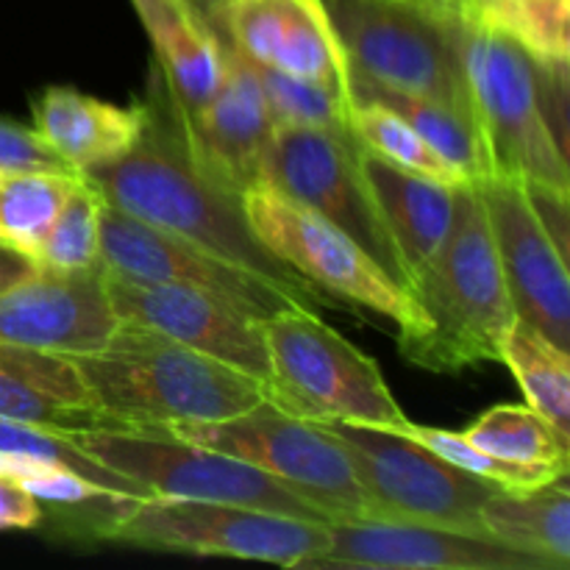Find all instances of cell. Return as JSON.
I'll return each mask as SVG.
<instances>
[{"instance_id":"cell-8","label":"cell","mask_w":570,"mask_h":570,"mask_svg":"<svg viewBox=\"0 0 570 570\" xmlns=\"http://www.w3.org/2000/svg\"><path fill=\"white\" fill-rule=\"evenodd\" d=\"M343 443L365 495L367 518L482 532L479 512L501 484L468 473L399 429L323 421ZM484 534V532H482Z\"/></svg>"},{"instance_id":"cell-6","label":"cell","mask_w":570,"mask_h":570,"mask_svg":"<svg viewBox=\"0 0 570 570\" xmlns=\"http://www.w3.org/2000/svg\"><path fill=\"white\" fill-rule=\"evenodd\" d=\"M87 454L131 479L150 499L239 504L312 523H332L271 473L223 451L156 429H70Z\"/></svg>"},{"instance_id":"cell-16","label":"cell","mask_w":570,"mask_h":570,"mask_svg":"<svg viewBox=\"0 0 570 570\" xmlns=\"http://www.w3.org/2000/svg\"><path fill=\"white\" fill-rule=\"evenodd\" d=\"M104 284L120 323L154 328L187 348L259 379L271 390V356L262 321L234 309L215 295L181 284L137 282L106 271Z\"/></svg>"},{"instance_id":"cell-7","label":"cell","mask_w":570,"mask_h":570,"mask_svg":"<svg viewBox=\"0 0 570 570\" xmlns=\"http://www.w3.org/2000/svg\"><path fill=\"white\" fill-rule=\"evenodd\" d=\"M462 59L490 176L570 193L568 154L546 122L534 56L493 28L462 22Z\"/></svg>"},{"instance_id":"cell-23","label":"cell","mask_w":570,"mask_h":570,"mask_svg":"<svg viewBox=\"0 0 570 570\" xmlns=\"http://www.w3.org/2000/svg\"><path fill=\"white\" fill-rule=\"evenodd\" d=\"M362 167L371 181L379 212L393 234L406 276L412 278V273L440 248L449 234L462 184L454 187V184L432 181L399 165H390L365 148H362Z\"/></svg>"},{"instance_id":"cell-17","label":"cell","mask_w":570,"mask_h":570,"mask_svg":"<svg viewBox=\"0 0 570 570\" xmlns=\"http://www.w3.org/2000/svg\"><path fill=\"white\" fill-rule=\"evenodd\" d=\"M237 53L271 70L348 89V59L323 0H206Z\"/></svg>"},{"instance_id":"cell-12","label":"cell","mask_w":570,"mask_h":570,"mask_svg":"<svg viewBox=\"0 0 570 570\" xmlns=\"http://www.w3.org/2000/svg\"><path fill=\"white\" fill-rule=\"evenodd\" d=\"M239 200L265 248L312 287L390 317L399 323V332L415 326L417 312L410 293L340 228L265 181L245 189Z\"/></svg>"},{"instance_id":"cell-30","label":"cell","mask_w":570,"mask_h":570,"mask_svg":"<svg viewBox=\"0 0 570 570\" xmlns=\"http://www.w3.org/2000/svg\"><path fill=\"white\" fill-rule=\"evenodd\" d=\"M31 262L39 271L81 273L100 267V193L81 176L56 212Z\"/></svg>"},{"instance_id":"cell-35","label":"cell","mask_w":570,"mask_h":570,"mask_svg":"<svg viewBox=\"0 0 570 570\" xmlns=\"http://www.w3.org/2000/svg\"><path fill=\"white\" fill-rule=\"evenodd\" d=\"M523 193H527V200L529 206H532L534 217L540 220V226L546 228L551 243H554L557 250L568 259L570 193L568 189L546 187V184H523Z\"/></svg>"},{"instance_id":"cell-15","label":"cell","mask_w":570,"mask_h":570,"mask_svg":"<svg viewBox=\"0 0 570 570\" xmlns=\"http://www.w3.org/2000/svg\"><path fill=\"white\" fill-rule=\"evenodd\" d=\"M488 215L495 256L510 289L518 321L570 351L568 259L534 217L521 181L484 176L473 181Z\"/></svg>"},{"instance_id":"cell-2","label":"cell","mask_w":570,"mask_h":570,"mask_svg":"<svg viewBox=\"0 0 570 570\" xmlns=\"http://www.w3.org/2000/svg\"><path fill=\"white\" fill-rule=\"evenodd\" d=\"M406 293L417 321L399 332L404 360L432 373L499 362L501 343L518 315L473 184L460 187L449 234L412 273Z\"/></svg>"},{"instance_id":"cell-36","label":"cell","mask_w":570,"mask_h":570,"mask_svg":"<svg viewBox=\"0 0 570 570\" xmlns=\"http://www.w3.org/2000/svg\"><path fill=\"white\" fill-rule=\"evenodd\" d=\"M42 507L14 479L0 473V532H31L42 527Z\"/></svg>"},{"instance_id":"cell-33","label":"cell","mask_w":570,"mask_h":570,"mask_svg":"<svg viewBox=\"0 0 570 570\" xmlns=\"http://www.w3.org/2000/svg\"><path fill=\"white\" fill-rule=\"evenodd\" d=\"M401 432L410 434L412 440L423 443L426 449H432L434 454L449 460L451 465L462 468V471L468 473H476V476L488 479V482L501 484L504 490H532V488H540V484L551 482V479L562 476V473L549 471V468L518 465V462L499 460V456L476 449V445H473L462 432H449V429H438V426H421V423H412V421L406 423Z\"/></svg>"},{"instance_id":"cell-14","label":"cell","mask_w":570,"mask_h":570,"mask_svg":"<svg viewBox=\"0 0 570 570\" xmlns=\"http://www.w3.org/2000/svg\"><path fill=\"white\" fill-rule=\"evenodd\" d=\"M306 570H557L540 557L518 551L482 532L432 523L356 521L328 523V546Z\"/></svg>"},{"instance_id":"cell-20","label":"cell","mask_w":570,"mask_h":570,"mask_svg":"<svg viewBox=\"0 0 570 570\" xmlns=\"http://www.w3.org/2000/svg\"><path fill=\"white\" fill-rule=\"evenodd\" d=\"M148 126V106H117L72 87H48L33 104V131L76 173L131 150Z\"/></svg>"},{"instance_id":"cell-32","label":"cell","mask_w":570,"mask_h":570,"mask_svg":"<svg viewBox=\"0 0 570 570\" xmlns=\"http://www.w3.org/2000/svg\"><path fill=\"white\" fill-rule=\"evenodd\" d=\"M0 454L28 456V460L53 462V465H65L76 471L78 476L89 479V482L100 484V488L111 490V493L134 495V499H150L139 484L131 479L120 476L117 471L106 468L104 462L95 460L92 454L81 449L72 440L70 429H53L39 426V423H20V421H3L0 417Z\"/></svg>"},{"instance_id":"cell-29","label":"cell","mask_w":570,"mask_h":570,"mask_svg":"<svg viewBox=\"0 0 570 570\" xmlns=\"http://www.w3.org/2000/svg\"><path fill=\"white\" fill-rule=\"evenodd\" d=\"M348 122L362 148L382 156L390 165H399L440 184H454V187L468 184L449 159H443L399 111L390 109L382 100L351 98Z\"/></svg>"},{"instance_id":"cell-28","label":"cell","mask_w":570,"mask_h":570,"mask_svg":"<svg viewBox=\"0 0 570 570\" xmlns=\"http://www.w3.org/2000/svg\"><path fill=\"white\" fill-rule=\"evenodd\" d=\"M78 181L81 176L0 167V245L31 259Z\"/></svg>"},{"instance_id":"cell-13","label":"cell","mask_w":570,"mask_h":570,"mask_svg":"<svg viewBox=\"0 0 570 570\" xmlns=\"http://www.w3.org/2000/svg\"><path fill=\"white\" fill-rule=\"evenodd\" d=\"M100 267L137 282L181 284L226 301L234 309L267 321L282 309H309L271 278L220 259L187 239L126 215L100 198Z\"/></svg>"},{"instance_id":"cell-1","label":"cell","mask_w":570,"mask_h":570,"mask_svg":"<svg viewBox=\"0 0 570 570\" xmlns=\"http://www.w3.org/2000/svg\"><path fill=\"white\" fill-rule=\"evenodd\" d=\"M81 176L98 189L106 204L126 215L176 234L220 259L254 271L256 276L271 278L304 301L312 312L328 306L321 289L265 248L245 217L239 195L228 193L189 165L176 128L170 131L161 126L150 106L148 126L139 142L117 159L89 167Z\"/></svg>"},{"instance_id":"cell-4","label":"cell","mask_w":570,"mask_h":570,"mask_svg":"<svg viewBox=\"0 0 570 570\" xmlns=\"http://www.w3.org/2000/svg\"><path fill=\"white\" fill-rule=\"evenodd\" d=\"M351 76L451 106L473 120L462 20L421 0H323Z\"/></svg>"},{"instance_id":"cell-19","label":"cell","mask_w":570,"mask_h":570,"mask_svg":"<svg viewBox=\"0 0 570 570\" xmlns=\"http://www.w3.org/2000/svg\"><path fill=\"white\" fill-rule=\"evenodd\" d=\"M120 326L109 304L104 271H37L0 293V343L22 348L83 354Z\"/></svg>"},{"instance_id":"cell-25","label":"cell","mask_w":570,"mask_h":570,"mask_svg":"<svg viewBox=\"0 0 570 570\" xmlns=\"http://www.w3.org/2000/svg\"><path fill=\"white\" fill-rule=\"evenodd\" d=\"M348 89L351 98L382 100L390 109L399 111L443 159H449L465 176L468 184L490 176V161L476 126L468 117H462L460 111L451 109V106H443L429 98H417V95L395 92V89L373 83L362 76H351V72Z\"/></svg>"},{"instance_id":"cell-38","label":"cell","mask_w":570,"mask_h":570,"mask_svg":"<svg viewBox=\"0 0 570 570\" xmlns=\"http://www.w3.org/2000/svg\"><path fill=\"white\" fill-rule=\"evenodd\" d=\"M499 3H507V0H445V6H449L462 22L476 20L479 14H484V11L493 9V6Z\"/></svg>"},{"instance_id":"cell-22","label":"cell","mask_w":570,"mask_h":570,"mask_svg":"<svg viewBox=\"0 0 570 570\" xmlns=\"http://www.w3.org/2000/svg\"><path fill=\"white\" fill-rule=\"evenodd\" d=\"M142 26L156 48L170 106L181 117L198 115L226 78V42L198 0H161Z\"/></svg>"},{"instance_id":"cell-21","label":"cell","mask_w":570,"mask_h":570,"mask_svg":"<svg viewBox=\"0 0 570 570\" xmlns=\"http://www.w3.org/2000/svg\"><path fill=\"white\" fill-rule=\"evenodd\" d=\"M0 417L53 429L106 426L65 354L0 343Z\"/></svg>"},{"instance_id":"cell-9","label":"cell","mask_w":570,"mask_h":570,"mask_svg":"<svg viewBox=\"0 0 570 570\" xmlns=\"http://www.w3.org/2000/svg\"><path fill=\"white\" fill-rule=\"evenodd\" d=\"M156 432H170L271 473L328 521L367 518L365 495L343 443L323 423L293 415L273 401L223 421L178 423Z\"/></svg>"},{"instance_id":"cell-31","label":"cell","mask_w":570,"mask_h":570,"mask_svg":"<svg viewBox=\"0 0 570 570\" xmlns=\"http://www.w3.org/2000/svg\"><path fill=\"white\" fill-rule=\"evenodd\" d=\"M245 61H248L262 92H265L276 126L323 128V131L354 134L348 122L351 92L328 87V83L287 76V72L271 70V67H262L250 59Z\"/></svg>"},{"instance_id":"cell-34","label":"cell","mask_w":570,"mask_h":570,"mask_svg":"<svg viewBox=\"0 0 570 570\" xmlns=\"http://www.w3.org/2000/svg\"><path fill=\"white\" fill-rule=\"evenodd\" d=\"M0 167L6 170H39V173H65V176H81L72 170L56 150L33 131V126L0 117Z\"/></svg>"},{"instance_id":"cell-39","label":"cell","mask_w":570,"mask_h":570,"mask_svg":"<svg viewBox=\"0 0 570 570\" xmlns=\"http://www.w3.org/2000/svg\"><path fill=\"white\" fill-rule=\"evenodd\" d=\"M134 3V9H137V14H139V20H150V17H154V11L159 9V3L161 0H131Z\"/></svg>"},{"instance_id":"cell-27","label":"cell","mask_w":570,"mask_h":570,"mask_svg":"<svg viewBox=\"0 0 570 570\" xmlns=\"http://www.w3.org/2000/svg\"><path fill=\"white\" fill-rule=\"evenodd\" d=\"M462 434L499 460L557 473H568L570 468V438L557 432L529 404L490 406Z\"/></svg>"},{"instance_id":"cell-24","label":"cell","mask_w":570,"mask_h":570,"mask_svg":"<svg viewBox=\"0 0 570 570\" xmlns=\"http://www.w3.org/2000/svg\"><path fill=\"white\" fill-rule=\"evenodd\" d=\"M479 527L490 538L566 570L570 566L568 473L532 490H499L479 512Z\"/></svg>"},{"instance_id":"cell-40","label":"cell","mask_w":570,"mask_h":570,"mask_svg":"<svg viewBox=\"0 0 570 570\" xmlns=\"http://www.w3.org/2000/svg\"><path fill=\"white\" fill-rule=\"evenodd\" d=\"M421 3H438V6H445V0H421Z\"/></svg>"},{"instance_id":"cell-3","label":"cell","mask_w":570,"mask_h":570,"mask_svg":"<svg viewBox=\"0 0 570 570\" xmlns=\"http://www.w3.org/2000/svg\"><path fill=\"white\" fill-rule=\"evenodd\" d=\"M65 356L111 429L223 421L273 401L259 379L131 323H120L100 348Z\"/></svg>"},{"instance_id":"cell-18","label":"cell","mask_w":570,"mask_h":570,"mask_svg":"<svg viewBox=\"0 0 570 570\" xmlns=\"http://www.w3.org/2000/svg\"><path fill=\"white\" fill-rule=\"evenodd\" d=\"M167 115L195 170L234 195L259 181L262 156L278 126L248 61L232 45L226 42V78L215 98L193 117H181L173 106Z\"/></svg>"},{"instance_id":"cell-10","label":"cell","mask_w":570,"mask_h":570,"mask_svg":"<svg viewBox=\"0 0 570 570\" xmlns=\"http://www.w3.org/2000/svg\"><path fill=\"white\" fill-rule=\"evenodd\" d=\"M259 181L340 228L406 289L410 276L373 198L354 134L278 126L262 156Z\"/></svg>"},{"instance_id":"cell-26","label":"cell","mask_w":570,"mask_h":570,"mask_svg":"<svg viewBox=\"0 0 570 570\" xmlns=\"http://www.w3.org/2000/svg\"><path fill=\"white\" fill-rule=\"evenodd\" d=\"M499 362L521 384L523 399L560 434L570 438V356L529 323L515 321L501 343Z\"/></svg>"},{"instance_id":"cell-11","label":"cell","mask_w":570,"mask_h":570,"mask_svg":"<svg viewBox=\"0 0 570 570\" xmlns=\"http://www.w3.org/2000/svg\"><path fill=\"white\" fill-rule=\"evenodd\" d=\"M109 540L137 549L304 568L328 546V523L217 501L137 499Z\"/></svg>"},{"instance_id":"cell-37","label":"cell","mask_w":570,"mask_h":570,"mask_svg":"<svg viewBox=\"0 0 570 570\" xmlns=\"http://www.w3.org/2000/svg\"><path fill=\"white\" fill-rule=\"evenodd\" d=\"M37 271L39 267L33 265L28 256H22V254H17V250L3 248V245H0V293L9 287H14V284L26 282V278L33 276Z\"/></svg>"},{"instance_id":"cell-5","label":"cell","mask_w":570,"mask_h":570,"mask_svg":"<svg viewBox=\"0 0 570 570\" xmlns=\"http://www.w3.org/2000/svg\"><path fill=\"white\" fill-rule=\"evenodd\" d=\"M271 356L273 404L306 421L404 429L406 412L379 362L334 332L321 312L282 309L262 321Z\"/></svg>"}]
</instances>
